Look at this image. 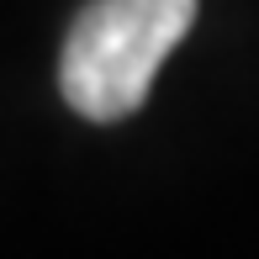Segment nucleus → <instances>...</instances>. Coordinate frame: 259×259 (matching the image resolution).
Returning <instances> with one entry per match:
<instances>
[{
    "label": "nucleus",
    "instance_id": "obj_1",
    "mask_svg": "<svg viewBox=\"0 0 259 259\" xmlns=\"http://www.w3.org/2000/svg\"><path fill=\"white\" fill-rule=\"evenodd\" d=\"M191 27L196 0H90L58 53L64 101L90 122L133 116Z\"/></svg>",
    "mask_w": 259,
    "mask_h": 259
}]
</instances>
